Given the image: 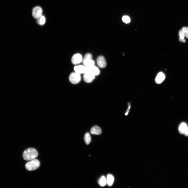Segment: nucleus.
I'll return each instance as SVG.
<instances>
[{
  "mask_svg": "<svg viewBox=\"0 0 188 188\" xmlns=\"http://www.w3.org/2000/svg\"><path fill=\"white\" fill-rule=\"evenodd\" d=\"M38 155L37 151L35 148H29L23 152V159L26 161H30L37 158Z\"/></svg>",
  "mask_w": 188,
  "mask_h": 188,
  "instance_id": "f257e3e1",
  "label": "nucleus"
},
{
  "mask_svg": "<svg viewBox=\"0 0 188 188\" xmlns=\"http://www.w3.org/2000/svg\"><path fill=\"white\" fill-rule=\"evenodd\" d=\"M40 165L39 161L37 159H34L30 160L25 165L26 169L29 171H32L36 170Z\"/></svg>",
  "mask_w": 188,
  "mask_h": 188,
  "instance_id": "f03ea898",
  "label": "nucleus"
},
{
  "mask_svg": "<svg viewBox=\"0 0 188 188\" xmlns=\"http://www.w3.org/2000/svg\"><path fill=\"white\" fill-rule=\"evenodd\" d=\"M81 79V76L80 74L76 72L72 73L69 77L70 82L74 84H76L79 83L80 82Z\"/></svg>",
  "mask_w": 188,
  "mask_h": 188,
  "instance_id": "7ed1b4c3",
  "label": "nucleus"
},
{
  "mask_svg": "<svg viewBox=\"0 0 188 188\" xmlns=\"http://www.w3.org/2000/svg\"><path fill=\"white\" fill-rule=\"evenodd\" d=\"M42 10L41 7H36L33 10V16L35 18L38 19L42 16Z\"/></svg>",
  "mask_w": 188,
  "mask_h": 188,
  "instance_id": "20e7f679",
  "label": "nucleus"
},
{
  "mask_svg": "<svg viewBox=\"0 0 188 188\" xmlns=\"http://www.w3.org/2000/svg\"><path fill=\"white\" fill-rule=\"evenodd\" d=\"M86 72L89 73L95 76L99 75L100 73V71L99 68L94 66L90 67H86Z\"/></svg>",
  "mask_w": 188,
  "mask_h": 188,
  "instance_id": "39448f33",
  "label": "nucleus"
},
{
  "mask_svg": "<svg viewBox=\"0 0 188 188\" xmlns=\"http://www.w3.org/2000/svg\"><path fill=\"white\" fill-rule=\"evenodd\" d=\"M95 76L89 73L86 72L84 74V80L87 83H90L94 80Z\"/></svg>",
  "mask_w": 188,
  "mask_h": 188,
  "instance_id": "423d86ee",
  "label": "nucleus"
},
{
  "mask_svg": "<svg viewBox=\"0 0 188 188\" xmlns=\"http://www.w3.org/2000/svg\"><path fill=\"white\" fill-rule=\"evenodd\" d=\"M82 61V56L80 54L74 55L72 58V63L74 65L79 64Z\"/></svg>",
  "mask_w": 188,
  "mask_h": 188,
  "instance_id": "0eeeda50",
  "label": "nucleus"
},
{
  "mask_svg": "<svg viewBox=\"0 0 188 188\" xmlns=\"http://www.w3.org/2000/svg\"><path fill=\"white\" fill-rule=\"evenodd\" d=\"M97 63L98 66L101 68H104L106 66V62L105 57L103 56H99L97 59Z\"/></svg>",
  "mask_w": 188,
  "mask_h": 188,
  "instance_id": "6e6552de",
  "label": "nucleus"
},
{
  "mask_svg": "<svg viewBox=\"0 0 188 188\" xmlns=\"http://www.w3.org/2000/svg\"><path fill=\"white\" fill-rule=\"evenodd\" d=\"M74 69L76 73L81 74L86 72L87 68L85 66H75Z\"/></svg>",
  "mask_w": 188,
  "mask_h": 188,
  "instance_id": "1a4fd4ad",
  "label": "nucleus"
},
{
  "mask_svg": "<svg viewBox=\"0 0 188 188\" xmlns=\"http://www.w3.org/2000/svg\"><path fill=\"white\" fill-rule=\"evenodd\" d=\"M165 76L164 74L160 72L157 75L155 80L156 83L158 84L161 83L165 80Z\"/></svg>",
  "mask_w": 188,
  "mask_h": 188,
  "instance_id": "9d476101",
  "label": "nucleus"
},
{
  "mask_svg": "<svg viewBox=\"0 0 188 188\" xmlns=\"http://www.w3.org/2000/svg\"><path fill=\"white\" fill-rule=\"evenodd\" d=\"M91 133L93 135H99L102 133L101 128L97 126H94L92 127L90 131Z\"/></svg>",
  "mask_w": 188,
  "mask_h": 188,
  "instance_id": "9b49d317",
  "label": "nucleus"
},
{
  "mask_svg": "<svg viewBox=\"0 0 188 188\" xmlns=\"http://www.w3.org/2000/svg\"><path fill=\"white\" fill-rule=\"evenodd\" d=\"M187 127L186 124L184 122H182L179 125L178 131L181 134H184Z\"/></svg>",
  "mask_w": 188,
  "mask_h": 188,
  "instance_id": "f8f14e48",
  "label": "nucleus"
},
{
  "mask_svg": "<svg viewBox=\"0 0 188 188\" xmlns=\"http://www.w3.org/2000/svg\"><path fill=\"white\" fill-rule=\"evenodd\" d=\"M92 55L90 53L87 54L83 59V63L85 66L87 62L92 60Z\"/></svg>",
  "mask_w": 188,
  "mask_h": 188,
  "instance_id": "ddd939ff",
  "label": "nucleus"
},
{
  "mask_svg": "<svg viewBox=\"0 0 188 188\" xmlns=\"http://www.w3.org/2000/svg\"><path fill=\"white\" fill-rule=\"evenodd\" d=\"M107 183L108 186H111L114 182V178L113 176L112 175L109 174L107 176Z\"/></svg>",
  "mask_w": 188,
  "mask_h": 188,
  "instance_id": "4468645a",
  "label": "nucleus"
},
{
  "mask_svg": "<svg viewBox=\"0 0 188 188\" xmlns=\"http://www.w3.org/2000/svg\"><path fill=\"white\" fill-rule=\"evenodd\" d=\"M99 185L101 186H105L107 183V180L105 177L104 176H102L98 182Z\"/></svg>",
  "mask_w": 188,
  "mask_h": 188,
  "instance_id": "2eb2a0df",
  "label": "nucleus"
},
{
  "mask_svg": "<svg viewBox=\"0 0 188 188\" xmlns=\"http://www.w3.org/2000/svg\"><path fill=\"white\" fill-rule=\"evenodd\" d=\"M84 139L86 144L88 145L91 142V138L90 134L87 133L84 137Z\"/></svg>",
  "mask_w": 188,
  "mask_h": 188,
  "instance_id": "dca6fc26",
  "label": "nucleus"
},
{
  "mask_svg": "<svg viewBox=\"0 0 188 188\" xmlns=\"http://www.w3.org/2000/svg\"><path fill=\"white\" fill-rule=\"evenodd\" d=\"M37 22L39 25H44L46 22V19L43 16H42L38 19Z\"/></svg>",
  "mask_w": 188,
  "mask_h": 188,
  "instance_id": "f3484780",
  "label": "nucleus"
},
{
  "mask_svg": "<svg viewBox=\"0 0 188 188\" xmlns=\"http://www.w3.org/2000/svg\"><path fill=\"white\" fill-rule=\"evenodd\" d=\"M179 34L180 36L179 41L181 42H185V34L181 30L179 31Z\"/></svg>",
  "mask_w": 188,
  "mask_h": 188,
  "instance_id": "a211bd4d",
  "label": "nucleus"
},
{
  "mask_svg": "<svg viewBox=\"0 0 188 188\" xmlns=\"http://www.w3.org/2000/svg\"><path fill=\"white\" fill-rule=\"evenodd\" d=\"M122 20L126 24L128 23L131 22L130 18L128 16H124L122 18Z\"/></svg>",
  "mask_w": 188,
  "mask_h": 188,
  "instance_id": "6ab92c4d",
  "label": "nucleus"
},
{
  "mask_svg": "<svg viewBox=\"0 0 188 188\" xmlns=\"http://www.w3.org/2000/svg\"><path fill=\"white\" fill-rule=\"evenodd\" d=\"M181 30L185 34V37L188 38V27H183Z\"/></svg>",
  "mask_w": 188,
  "mask_h": 188,
  "instance_id": "aec40b11",
  "label": "nucleus"
},
{
  "mask_svg": "<svg viewBox=\"0 0 188 188\" xmlns=\"http://www.w3.org/2000/svg\"><path fill=\"white\" fill-rule=\"evenodd\" d=\"M128 104L129 105V107L126 113H125V115H127L128 114L129 112L130 111V109L131 107V104L130 103H129Z\"/></svg>",
  "mask_w": 188,
  "mask_h": 188,
  "instance_id": "412c9836",
  "label": "nucleus"
},
{
  "mask_svg": "<svg viewBox=\"0 0 188 188\" xmlns=\"http://www.w3.org/2000/svg\"><path fill=\"white\" fill-rule=\"evenodd\" d=\"M186 136H188V127H187L184 134Z\"/></svg>",
  "mask_w": 188,
  "mask_h": 188,
  "instance_id": "4be33fe9",
  "label": "nucleus"
}]
</instances>
